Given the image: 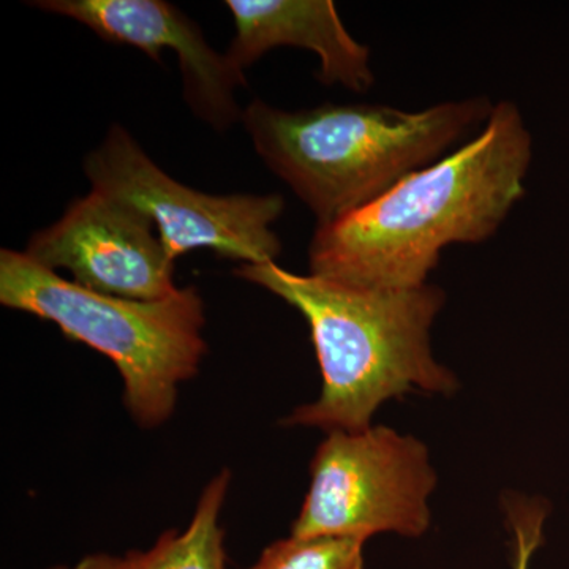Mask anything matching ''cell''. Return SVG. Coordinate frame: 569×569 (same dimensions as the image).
<instances>
[{
    "label": "cell",
    "mask_w": 569,
    "mask_h": 569,
    "mask_svg": "<svg viewBox=\"0 0 569 569\" xmlns=\"http://www.w3.org/2000/svg\"><path fill=\"white\" fill-rule=\"evenodd\" d=\"M82 170L92 190L148 217L173 261L208 249L228 260L260 264L282 252L271 228L283 213L282 194L198 192L157 167L119 123L86 156Z\"/></svg>",
    "instance_id": "obj_6"
},
{
    "label": "cell",
    "mask_w": 569,
    "mask_h": 569,
    "mask_svg": "<svg viewBox=\"0 0 569 569\" xmlns=\"http://www.w3.org/2000/svg\"><path fill=\"white\" fill-rule=\"evenodd\" d=\"M488 97L403 111L325 103L284 111L254 99L242 122L254 151L328 224L365 208L408 174L437 162L493 111Z\"/></svg>",
    "instance_id": "obj_3"
},
{
    "label": "cell",
    "mask_w": 569,
    "mask_h": 569,
    "mask_svg": "<svg viewBox=\"0 0 569 569\" xmlns=\"http://www.w3.org/2000/svg\"><path fill=\"white\" fill-rule=\"evenodd\" d=\"M24 253L50 271L70 272L71 282L96 293L160 301L179 290L174 261L151 220L96 190L33 233Z\"/></svg>",
    "instance_id": "obj_7"
},
{
    "label": "cell",
    "mask_w": 569,
    "mask_h": 569,
    "mask_svg": "<svg viewBox=\"0 0 569 569\" xmlns=\"http://www.w3.org/2000/svg\"><path fill=\"white\" fill-rule=\"evenodd\" d=\"M230 479V471L223 470L206 486L182 533L167 530L151 549L130 550L123 557L92 553L70 569H227L219 518Z\"/></svg>",
    "instance_id": "obj_10"
},
{
    "label": "cell",
    "mask_w": 569,
    "mask_h": 569,
    "mask_svg": "<svg viewBox=\"0 0 569 569\" xmlns=\"http://www.w3.org/2000/svg\"><path fill=\"white\" fill-rule=\"evenodd\" d=\"M0 302L51 321L67 339L110 358L123 380V403L141 427L173 415L178 388L208 351L204 305L197 288L160 301L96 293L17 250H0Z\"/></svg>",
    "instance_id": "obj_4"
},
{
    "label": "cell",
    "mask_w": 569,
    "mask_h": 569,
    "mask_svg": "<svg viewBox=\"0 0 569 569\" xmlns=\"http://www.w3.org/2000/svg\"><path fill=\"white\" fill-rule=\"evenodd\" d=\"M530 162L531 137L519 108L497 103L473 140L365 208L318 224L310 274L378 290L426 284L441 250L497 233L526 194Z\"/></svg>",
    "instance_id": "obj_1"
},
{
    "label": "cell",
    "mask_w": 569,
    "mask_h": 569,
    "mask_svg": "<svg viewBox=\"0 0 569 569\" xmlns=\"http://www.w3.org/2000/svg\"><path fill=\"white\" fill-rule=\"evenodd\" d=\"M224 7L236 29L227 58L241 73L266 52L295 47L316 52L323 84L372 88L369 48L351 37L329 0H227Z\"/></svg>",
    "instance_id": "obj_9"
},
{
    "label": "cell",
    "mask_w": 569,
    "mask_h": 569,
    "mask_svg": "<svg viewBox=\"0 0 569 569\" xmlns=\"http://www.w3.org/2000/svg\"><path fill=\"white\" fill-rule=\"evenodd\" d=\"M358 538H296L272 542L249 569H365Z\"/></svg>",
    "instance_id": "obj_11"
},
{
    "label": "cell",
    "mask_w": 569,
    "mask_h": 569,
    "mask_svg": "<svg viewBox=\"0 0 569 569\" xmlns=\"http://www.w3.org/2000/svg\"><path fill=\"white\" fill-rule=\"evenodd\" d=\"M32 7L81 22L121 47L138 48L152 61L173 50L181 67L183 100L200 121L224 132L242 121L236 91L247 84L227 54L206 41L200 26L164 0H39Z\"/></svg>",
    "instance_id": "obj_8"
},
{
    "label": "cell",
    "mask_w": 569,
    "mask_h": 569,
    "mask_svg": "<svg viewBox=\"0 0 569 569\" xmlns=\"http://www.w3.org/2000/svg\"><path fill=\"white\" fill-rule=\"evenodd\" d=\"M234 274L279 296L309 325L323 388L284 425L361 432L389 399L413 389L451 395L458 388L430 348V328L445 305L440 288L355 287L295 274L276 261L242 264Z\"/></svg>",
    "instance_id": "obj_2"
},
{
    "label": "cell",
    "mask_w": 569,
    "mask_h": 569,
    "mask_svg": "<svg viewBox=\"0 0 569 569\" xmlns=\"http://www.w3.org/2000/svg\"><path fill=\"white\" fill-rule=\"evenodd\" d=\"M508 519L516 539L515 569H529L531 556L541 545L546 509L539 501H508Z\"/></svg>",
    "instance_id": "obj_12"
},
{
    "label": "cell",
    "mask_w": 569,
    "mask_h": 569,
    "mask_svg": "<svg viewBox=\"0 0 569 569\" xmlns=\"http://www.w3.org/2000/svg\"><path fill=\"white\" fill-rule=\"evenodd\" d=\"M51 569H70V568H66V567H54V568H51Z\"/></svg>",
    "instance_id": "obj_13"
},
{
    "label": "cell",
    "mask_w": 569,
    "mask_h": 569,
    "mask_svg": "<svg viewBox=\"0 0 569 569\" xmlns=\"http://www.w3.org/2000/svg\"><path fill=\"white\" fill-rule=\"evenodd\" d=\"M436 482L429 451L415 437L387 426L329 432L310 463L309 492L291 537H421Z\"/></svg>",
    "instance_id": "obj_5"
}]
</instances>
